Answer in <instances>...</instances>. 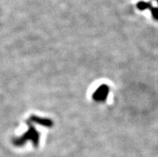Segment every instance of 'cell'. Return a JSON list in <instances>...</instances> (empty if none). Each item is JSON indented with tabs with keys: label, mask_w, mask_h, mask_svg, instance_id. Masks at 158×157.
Instances as JSON below:
<instances>
[{
	"label": "cell",
	"mask_w": 158,
	"mask_h": 157,
	"mask_svg": "<svg viewBox=\"0 0 158 157\" xmlns=\"http://www.w3.org/2000/svg\"><path fill=\"white\" fill-rule=\"evenodd\" d=\"M136 6L138 8L139 10H146V9H150L152 7V5L151 3L149 2H139L138 3L136 4Z\"/></svg>",
	"instance_id": "4"
},
{
	"label": "cell",
	"mask_w": 158,
	"mask_h": 157,
	"mask_svg": "<svg viewBox=\"0 0 158 157\" xmlns=\"http://www.w3.org/2000/svg\"><path fill=\"white\" fill-rule=\"evenodd\" d=\"M109 88L106 85H102L99 87V88L93 94V99L96 101H104L106 100L107 96L108 95Z\"/></svg>",
	"instance_id": "2"
},
{
	"label": "cell",
	"mask_w": 158,
	"mask_h": 157,
	"mask_svg": "<svg viewBox=\"0 0 158 157\" xmlns=\"http://www.w3.org/2000/svg\"><path fill=\"white\" fill-rule=\"evenodd\" d=\"M151 13H152V15L153 16L154 19L158 20V7H154V6H152L150 8Z\"/></svg>",
	"instance_id": "5"
},
{
	"label": "cell",
	"mask_w": 158,
	"mask_h": 157,
	"mask_svg": "<svg viewBox=\"0 0 158 157\" xmlns=\"http://www.w3.org/2000/svg\"><path fill=\"white\" fill-rule=\"evenodd\" d=\"M157 2H158V0H157Z\"/></svg>",
	"instance_id": "6"
},
{
	"label": "cell",
	"mask_w": 158,
	"mask_h": 157,
	"mask_svg": "<svg viewBox=\"0 0 158 157\" xmlns=\"http://www.w3.org/2000/svg\"><path fill=\"white\" fill-rule=\"evenodd\" d=\"M31 121L35 122V123H37L40 125L46 126V127H51V126L53 124V123L52 122V120L47 119H43V118L37 117V116H35V115H32L30 118Z\"/></svg>",
	"instance_id": "3"
},
{
	"label": "cell",
	"mask_w": 158,
	"mask_h": 157,
	"mask_svg": "<svg viewBox=\"0 0 158 157\" xmlns=\"http://www.w3.org/2000/svg\"><path fill=\"white\" fill-rule=\"evenodd\" d=\"M27 124L28 126H29V129H28V131H27L26 133L24 134L23 135H22L21 137L15 139L14 143L15 145H22L24 143H26V141L28 140V139L32 140V142H33L35 146L38 145L39 136H40L38 131H36L35 128L29 122H27Z\"/></svg>",
	"instance_id": "1"
}]
</instances>
